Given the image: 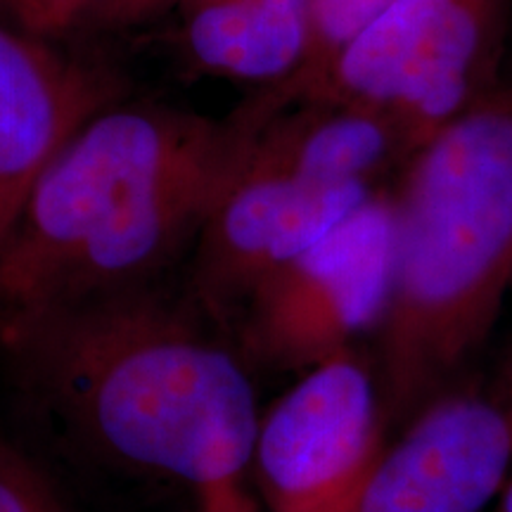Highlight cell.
I'll use <instances>...</instances> for the list:
<instances>
[{
  "label": "cell",
  "mask_w": 512,
  "mask_h": 512,
  "mask_svg": "<svg viewBox=\"0 0 512 512\" xmlns=\"http://www.w3.org/2000/svg\"><path fill=\"white\" fill-rule=\"evenodd\" d=\"M0 349L95 453L183 484L197 512H256L254 387L202 313L155 287L12 325Z\"/></svg>",
  "instance_id": "obj_1"
},
{
  "label": "cell",
  "mask_w": 512,
  "mask_h": 512,
  "mask_svg": "<svg viewBox=\"0 0 512 512\" xmlns=\"http://www.w3.org/2000/svg\"><path fill=\"white\" fill-rule=\"evenodd\" d=\"M240 128L114 100L50 159L0 247V330L155 290L195 245Z\"/></svg>",
  "instance_id": "obj_2"
},
{
  "label": "cell",
  "mask_w": 512,
  "mask_h": 512,
  "mask_svg": "<svg viewBox=\"0 0 512 512\" xmlns=\"http://www.w3.org/2000/svg\"><path fill=\"white\" fill-rule=\"evenodd\" d=\"M512 285V83H501L403 166L392 290L375 335L387 422L458 380Z\"/></svg>",
  "instance_id": "obj_3"
},
{
  "label": "cell",
  "mask_w": 512,
  "mask_h": 512,
  "mask_svg": "<svg viewBox=\"0 0 512 512\" xmlns=\"http://www.w3.org/2000/svg\"><path fill=\"white\" fill-rule=\"evenodd\" d=\"M512 0H396L320 72L261 107L337 102L392 119L418 152L501 86Z\"/></svg>",
  "instance_id": "obj_4"
},
{
  "label": "cell",
  "mask_w": 512,
  "mask_h": 512,
  "mask_svg": "<svg viewBox=\"0 0 512 512\" xmlns=\"http://www.w3.org/2000/svg\"><path fill=\"white\" fill-rule=\"evenodd\" d=\"M394 271V192L375 190L242 306L245 354L306 370L351 354L384 316Z\"/></svg>",
  "instance_id": "obj_5"
},
{
  "label": "cell",
  "mask_w": 512,
  "mask_h": 512,
  "mask_svg": "<svg viewBox=\"0 0 512 512\" xmlns=\"http://www.w3.org/2000/svg\"><path fill=\"white\" fill-rule=\"evenodd\" d=\"M380 387L356 351L306 370L261 415L254 491L266 512H356L384 448Z\"/></svg>",
  "instance_id": "obj_6"
},
{
  "label": "cell",
  "mask_w": 512,
  "mask_h": 512,
  "mask_svg": "<svg viewBox=\"0 0 512 512\" xmlns=\"http://www.w3.org/2000/svg\"><path fill=\"white\" fill-rule=\"evenodd\" d=\"M377 185H320L235 162L190 259V294L204 318L238 316L252 294L316 245Z\"/></svg>",
  "instance_id": "obj_7"
},
{
  "label": "cell",
  "mask_w": 512,
  "mask_h": 512,
  "mask_svg": "<svg viewBox=\"0 0 512 512\" xmlns=\"http://www.w3.org/2000/svg\"><path fill=\"white\" fill-rule=\"evenodd\" d=\"M384 444L356 512H479L512 465V384H451Z\"/></svg>",
  "instance_id": "obj_8"
},
{
  "label": "cell",
  "mask_w": 512,
  "mask_h": 512,
  "mask_svg": "<svg viewBox=\"0 0 512 512\" xmlns=\"http://www.w3.org/2000/svg\"><path fill=\"white\" fill-rule=\"evenodd\" d=\"M117 91L112 74L0 17V247L55 152Z\"/></svg>",
  "instance_id": "obj_9"
},
{
  "label": "cell",
  "mask_w": 512,
  "mask_h": 512,
  "mask_svg": "<svg viewBox=\"0 0 512 512\" xmlns=\"http://www.w3.org/2000/svg\"><path fill=\"white\" fill-rule=\"evenodd\" d=\"M235 119L240 164L320 185H377L415 157L401 128L366 107L297 102L266 110L249 98Z\"/></svg>",
  "instance_id": "obj_10"
},
{
  "label": "cell",
  "mask_w": 512,
  "mask_h": 512,
  "mask_svg": "<svg viewBox=\"0 0 512 512\" xmlns=\"http://www.w3.org/2000/svg\"><path fill=\"white\" fill-rule=\"evenodd\" d=\"M178 15L181 55L207 76L278 86L309 48L306 0H188Z\"/></svg>",
  "instance_id": "obj_11"
},
{
  "label": "cell",
  "mask_w": 512,
  "mask_h": 512,
  "mask_svg": "<svg viewBox=\"0 0 512 512\" xmlns=\"http://www.w3.org/2000/svg\"><path fill=\"white\" fill-rule=\"evenodd\" d=\"M396 0H306L309 15V48L297 74L278 83L275 91H290L313 79L358 31L366 29Z\"/></svg>",
  "instance_id": "obj_12"
},
{
  "label": "cell",
  "mask_w": 512,
  "mask_h": 512,
  "mask_svg": "<svg viewBox=\"0 0 512 512\" xmlns=\"http://www.w3.org/2000/svg\"><path fill=\"white\" fill-rule=\"evenodd\" d=\"M0 512H69L46 472L8 439H0Z\"/></svg>",
  "instance_id": "obj_13"
},
{
  "label": "cell",
  "mask_w": 512,
  "mask_h": 512,
  "mask_svg": "<svg viewBox=\"0 0 512 512\" xmlns=\"http://www.w3.org/2000/svg\"><path fill=\"white\" fill-rule=\"evenodd\" d=\"M98 0H3L5 15L31 34L57 38L83 29Z\"/></svg>",
  "instance_id": "obj_14"
},
{
  "label": "cell",
  "mask_w": 512,
  "mask_h": 512,
  "mask_svg": "<svg viewBox=\"0 0 512 512\" xmlns=\"http://www.w3.org/2000/svg\"><path fill=\"white\" fill-rule=\"evenodd\" d=\"M185 0H98L83 29L126 31L147 27L171 10H181Z\"/></svg>",
  "instance_id": "obj_15"
},
{
  "label": "cell",
  "mask_w": 512,
  "mask_h": 512,
  "mask_svg": "<svg viewBox=\"0 0 512 512\" xmlns=\"http://www.w3.org/2000/svg\"><path fill=\"white\" fill-rule=\"evenodd\" d=\"M501 512H512V484L508 486V491H505V498H503Z\"/></svg>",
  "instance_id": "obj_16"
},
{
  "label": "cell",
  "mask_w": 512,
  "mask_h": 512,
  "mask_svg": "<svg viewBox=\"0 0 512 512\" xmlns=\"http://www.w3.org/2000/svg\"><path fill=\"white\" fill-rule=\"evenodd\" d=\"M0 17L8 19V15H5V8H3V0H0Z\"/></svg>",
  "instance_id": "obj_17"
}]
</instances>
